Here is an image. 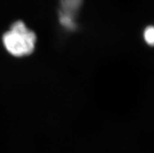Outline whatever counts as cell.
Listing matches in <instances>:
<instances>
[{"label":"cell","mask_w":154,"mask_h":153,"mask_svg":"<svg viewBox=\"0 0 154 153\" xmlns=\"http://www.w3.org/2000/svg\"><path fill=\"white\" fill-rule=\"evenodd\" d=\"M6 50L13 56L22 57L33 52L36 43V36L33 31L22 21H17L2 38Z\"/></svg>","instance_id":"1"},{"label":"cell","mask_w":154,"mask_h":153,"mask_svg":"<svg viewBox=\"0 0 154 153\" xmlns=\"http://www.w3.org/2000/svg\"><path fill=\"white\" fill-rule=\"evenodd\" d=\"M81 0H63V14H61V22L65 27H72L74 26L73 13L76 11Z\"/></svg>","instance_id":"2"},{"label":"cell","mask_w":154,"mask_h":153,"mask_svg":"<svg viewBox=\"0 0 154 153\" xmlns=\"http://www.w3.org/2000/svg\"><path fill=\"white\" fill-rule=\"evenodd\" d=\"M143 37H144L145 41L149 45H154V27L153 26H149L147 27L144 31L143 33Z\"/></svg>","instance_id":"3"}]
</instances>
